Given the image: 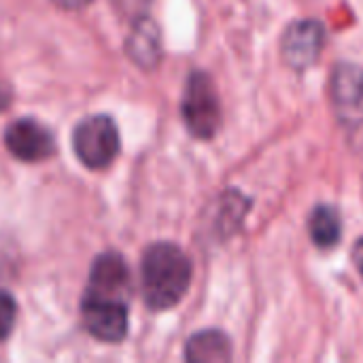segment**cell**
<instances>
[{"label":"cell","mask_w":363,"mask_h":363,"mask_svg":"<svg viewBox=\"0 0 363 363\" xmlns=\"http://www.w3.org/2000/svg\"><path fill=\"white\" fill-rule=\"evenodd\" d=\"M140 279L145 304L151 311H168L183 300L191 285V262L181 247L155 242L143 255Z\"/></svg>","instance_id":"cell-1"},{"label":"cell","mask_w":363,"mask_h":363,"mask_svg":"<svg viewBox=\"0 0 363 363\" xmlns=\"http://www.w3.org/2000/svg\"><path fill=\"white\" fill-rule=\"evenodd\" d=\"M332 102L347 143L363 155V70L359 66L340 64L334 70Z\"/></svg>","instance_id":"cell-2"},{"label":"cell","mask_w":363,"mask_h":363,"mask_svg":"<svg viewBox=\"0 0 363 363\" xmlns=\"http://www.w3.org/2000/svg\"><path fill=\"white\" fill-rule=\"evenodd\" d=\"M183 119L187 130L202 140L213 138L221 125V102L206 72H194L183 94Z\"/></svg>","instance_id":"cell-3"},{"label":"cell","mask_w":363,"mask_h":363,"mask_svg":"<svg viewBox=\"0 0 363 363\" xmlns=\"http://www.w3.org/2000/svg\"><path fill=\"white\" fill-rule=\"evenodd\" d=\"M72 149L83 166L102 170L119 153V132L111 117L94 115L83 119L72 132Z\"/></svg>","instance_id":"cell-4"},{"label":"cell","mask_w":363,"mask_h":363,"mask_svg":"<svg viewBox=\"0 0 363 363\" xmlns=\"http://www.w3.org/2000/svg\"><path fill=\"white\" fill-rule=\"evenodd\" d=\"M81 317L85 330L102 342H121L128 334V302L119 298H104L85 294L81 302Z\"/></svg>","instance_id":"cell-5"},{"label":"cell","mask_w":363,"mask_h":363,"mask_svg":"<svg viewBox=\"0 0 363 363\" xmlns=\"http://www.w3.org/2000/svg\"><path fill=\"white\" fill-rule=\"evenodd\" d=\"M323 43H325L323 26L315 19H302L285 30L281 40V53L291 68L304 70L319 60Z\"/></svg>","instance_id":"cell-6"},{"label":"cell","mask_w":363,"mask_h":363,"mask_svg":"<svg viewBox=\"0 0 363 363\" xmlns=\"http://www.w3.org/2000/svg\"><path fill=\"white\" fill-rule=\"evenodd\" d=\"M4 145L19 162H43L55 151L53 134L30 117L17 119L6 128Z\"/></svg>","instance_id":"cell-7"},{"label":"cell","mask_w":363,"mask_h":363,"mask_svg":"<svg viewBox=\"0 0 363 363\" xmlns=\"http://www.w3.org/2000/svg\"><path fill=\"white\" fill-rule=\"evenodd\" d=\"M128 287H130V270L123 257L117 253L98 255L89 270V283H87L85 294L125 300Z\"/></svg>","instance_id":"cell-8"},{"label":"cell","mask_w":363,"mask_h":363,"mask_svg":"<svg viewBox=\"0 0 363 363\" xmlns=\"http://www.w3.org/2000/svg\"><path fill=\"white\" fill-rule=\"evenodd\" d=\"M128 53L140 68H155L162 57V34L153 19H138L128 38Z\"/></svg>","instance_id":"cell-9"},{"label":"cell","mask_w":363,"mask_h":363,"mask_svg":"<svg viewBox=\"0 0 363 363\" xmlns=\"http://www.w3.org/2000/svg\"><path fill=\"white\" fill-rule=\"evenodd\" d=\"M185 359L191 363H225L232 359V347L225 334L206 330L194 334L185 345Z\"/></svg>","instance_id":"cell-10"},{"label":"cell","mask_w":363,"mask_h":363,"mask_svg":"<svg viewBox=\"0 0 363 363\" xmlns=\"http://www.w3.org/2000/svg\"><path fill=\"white\" fill-rule=\"evenodd\" d=\"M308 232H311V238L317 247H321V249L336 247L340 240V234H342V221H340L338 211L332 206H325V204L317 206L311 213Z\"/></svg>","instance_id":"cell-11"},{"label":"cell","mask_w":363,"mask_h":363,"mask_svg":"<svg viewBox=\"0 0 363 363\" xmlns=\"http://www.w3.org/2000/svg\"><path fill=\"white\" fill-rule=\"evenodd\" d=\"M17 319V304L11 294L0 291V340H4L15 325Z\"/></svg>","instance_id":"cell-12"},{"label":"cell","mask_w":363,"mask_h":363,"mask_svg":"<svg viewBox=\"0 0 363 363\" xmlns=\"http://www.w3.org/2000/svg\"><path fill=\"white\" fill-rule=\"evenodd\" d=\"M353 262H355V268L363 279V238H359L353 247Z\"/></svg>","instance_id":"cell-13"},{"label":"cell","mask_w":363,"mask_h":363,"mask_svg":"<svg viewBox=\"0 0 363 363\" xmlns=\"http://www.w3.org/2000/svg\"><path fill=\"white\" fill-rule=\"evenodd\" d=\"M53 2L68 11H77V9H83L85 4H89V0H53Z\"/></svg>","instance_id":"cell-14"},{"label":"cell","mask_w":363,"mask_h":363,"mask_svg":"<svg viewBox=\"0 0 363 363\" xmlns=\"http://www.w3.org/2000/svg\"><path fill=\"white\" fill-rule=\"evenodd\" d=\"M11 104V89L0 83V111H4Z\"/></svg>","instance_id":"cell-15"}]
</instances>
